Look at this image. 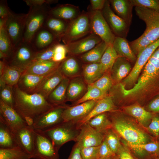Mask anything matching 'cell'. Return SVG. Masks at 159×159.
I'll use <instances>...</instances> for the list:
<instances>
[{
	"instance_id": "28",
	"label": "cell",
	"mask_w": 159,
	"mask_h": 159,
	"mask_svg": "<svg viewBox=\"0 0 159 159\" xmlns=\"http://www.w3.org/2000/svg\"><path fill=\"white\" fill-rule=\"evenodd\" d=\"M69 80L65 77L49 96L47 100L56 106L64 104L67 100V92Z\"/></svg>"
},
{
	"instance_id": "5",
	"label": "cell",
	"mask_w": 159,
	"mask_h": 159,
	"mask_svg": "<svg viewBox=\"0 0 159 159\" xmlns=\"http://www.w3.org/2000/svg\"><path fill=\"white\" fill-rule=\"evenodd\" d=\"M91 33L90 14L88 11H83L77 18L69 23L61 41L66 45Z\"/></svg>"
},
{
	"instance_id": "42",
	"label": "cell",
	"mask_w": 159,
	"mask_h": 159,
	"mask_svg": "<svg viewBox=\"0 0 159 159\" xmlns=\"http://www.w3.org/2000/svg\"><path fill=\"white\" fill-rule=\"evenodd\" d=\"M14 49L4 25L0 28V52L5 56L6 59L11 57Z\"/></svg>"
},
{
	"instance_id": "50",
	"label": "cell",
	"mask_w": 159,
	"mask_h": 159,
	"mask_svg": "<svg viewBox=\"0 0 159 159\" xmlns=\"http://www.w3.org/2000/svg\"><path fill=\"white\" fill-rule=\"evenodd\" d=\"M99 146L80 148V153L83 159H99Z\"/></svg>"
},
{
	"instance_id": "19",
	"label": "cell",
	"mask_w": 159,
	"mask_h": 159,
	"mask_svg": "<svg viewBox=\"0 0 159 159\" xmlns=\"http://www.w3.org/2000/svg\"><path fill=\"white\" fill-rule=\"evenodd\" d=\"M65 77L59 67L44 77L33 93L39 94L47 100L50 94Z\"/></svg>"
},
{
	"instance_id": "56",
	"label": "cell",
	"mask_w": 159,
	"mask_h": 159,
	"mask_svg": "<svg viewBox=\"0 0 159 159\" xmlns=\"http://www.w3.org/2000/svg\"><path fill=\"white\" fill-rule=\"evenodd\" d=\"M106 0H90V7L93 11H101L104 6Z\"/></svg>"
},
{
	"instance_id": "31",
	"label": "cell",
	"mask_w": 159,
	"mask_h": 159,
	"mask_svg": "<svg viewBox=\"0 0 159 159\" xmlns=\"http://www.w3.org/2000/svg\"><path fill=\"white\" fill-rule=\"evenodd\" d=\"M112 46L118 55L125 58L130 61L136 60V57L132 51L126 38L116 36Z\"/></svg>"
},
{
	"instance_id": "59",
	"label": "cell",
	"mask_w": 159,
	"mask_h": 159,
	"mask_svg": "<svg viewBox=\"0 0 159 159\" xmlns=\"http://www.w3.org/2000/svg\"><path fill=\"white\" fill-rule=\"evenodd\" d=\"M148 108L151 111L159 112V97L154 99L150 103Z\"/></svg>"
},
{
	"instance_id": "26",
	"label": "cell",
	"mask_w": 159,
	"mask_h": 159,
	"mask_svg": "<svg viewBox=\"0 0 159 159\" xmlns=\"http://www.w3.org/2000/svg\"><path fill=\"white\" fill-rule=\"evenodd\" d=\"M130 61L124 57H118L111 69L113 81L118 82L129 74L131 70Z\"/></svg>"
},
{
	"instance_id": "27",
	"label": "cell",
	"mask_w": 159,
	"mask_h": 159,
	"mask_svg": "<svg viewBox=\"0 0 159 159\" xmlns=\"http://www.w3.org/2000/svg\"><path fill=\"white\" fill-rule=\"evenodd\" d=\"M62 62H56L50 60L35 62L33 63L23 73L45 76L58 68Z\"/></svg>"
},
{
	"instance_id": "47",
	"label": "cell",
	"mask_w": 159,
	"mask_h": 159,
	"mask_svg": "<svg viewBox=\"0 0 159 159\" xmlns=\"http://www.w3.org/2000/svg\"><path fill=\"white\" fill-rule=\"evenodd\" d=\"M133 6L144 8L159 13V0H130Z\"/></svg>"
},
{
	"instance_id": "36",
	"label": "cell",
	"mask_w": 159,
	"mask_h": 159,
	"mask_svg": "<svg viewBox=\"0 0 159 159\" xmlns=\"http://www.w3.org/2000/svg\"><path fill=\"white\" fill-rule=\"evenodd\" d=\"M22 74L21 71L9 65L6 62L3 73L0 76V84H5L13 87L17 84Z\"/></svg>"
},
{
	"instance_id": "8",
	"label": "cell",
	"mask_w": 159,
	"mask_h": 159,
	"mask_svg": "<svg viewBox=\"0 0 159 159\" xmlns=\"http://www.w3.org/2000/svg\"><path fill=\"white\" fill-rule=\"evenodd\" d=\"M27 15L11 11L6 20L4 26L15 48L23 41Z\"/></svg>"
},
{
	"instance_id": "7",
	"label": "cell",
	"mask_w": 159,
	"mask_h": 159,
	"mask_svg": "<svg viewBox=\"0 0 159 159\" xmlns=\"http://www.w3.org/2000/svg\"><path fill=\"white\" fill-rule=\"evenodd\" d=\"M34 142L32 158L59 159L58 151L44 131L34 128Z\"/></svg>"
},
{
	"instance_id": "32",
	"label": "cell",
	"mask_w": 159,
	"mask_h": 159,
	"mask_svg": "<svg viewBox=\"0 0 159 159\" xmlns=\"http://www.w3.org/2000/svg\"><path fill=\"white\" fill-rule=\"evenodd\" d=\"M83 72L85 80L88 85L93 83L104 74L100 62L86 64Z\"/></svg>"
},
{
	"instance_id": "15",
	"label": "cell",
	"mask_w": 159,
	"mask_h": 159,
	"mask_svg": "<svg viewBox=\"0 0 159 159\" xmlns=\"http://www.w3.org/2000/svg\"><path fill=\"white\" fill-rule=\"evenodd\" d=\"M0 121L4 123L14 133L28 125L26 122L13 107L0 99Z\"/></svg>"
},
{
	"instance_id": "10",
	"label": "cell",
	"mask_w": 159,
	"mask_h": 159,
	"mask_svg": "<svg viewBox=\"0 0 159 159\" xmlns=\"http://www.w3.org/2000/svg\"><path fill=\"white\" fill-rule=\"evenodd\" d=\"M143 67L142 74L132 88L126 89L119 84L121 92L124 97H129L137 94L158 79L159 73L148 61Z\"/></svg>"
},
{
	"instance_id": "37",
	"label": "cell",
	"mask_w": 159,
	"mask_h": 159,
	"mask_svg": "<svg viewBox=\"0 0 159 159\" xmlns=\"http://www.w3.org/2000/svg\"><path fill=\"white\" fill-rule=\"evenodd\" d=\"M32 156L20 146L9 148H0V159H31Z\"/></svg>"
},
{
	"instance_id": "34",
	"label": "cell",
	"mask_w": 159,
	"mask_h": 159,
	"mask_svg": "<svg viewBox=\"0 0 159 159\" xmlns=\"http://www.w3.org/2000/svg\"><path fill=\"white\" fill-rule=\"evenodd\" d=\"M124 109L127 113L134 117L144 126L146 125L153 117L150 112L137 104L125 107Z\"/></svg>"
},
{
	"instance_id": "51",
	"label": "cell",
	"mask_w": 159,
	"mask_h": 159,
	"mask_svg": "<svg viewBox=\"0 0 159 159\" xmlns=\"http://www.w3.org/2000/svg\"><path fill=\"white\" fill-rule=\"evenodd\" d=\"M67 53V51L65 45L58 43L55 46L52 60L56 62H62L66 58Z\"/></svg>"
},
{
	"instance_id": "41",
	"label": "cell",
	"mask_w": 159,
	"mask_h": 159,
	"mask_svg": "<svg viewBox=\"0 0 159 159\" xmlns=\"http://www.w3.org/2000/svg\"><path fill=\"white\" fill-rule=\"evenodd\" d=\"M119 57L112 45L108 46L100 62L104 73L109 70H111L116 60Z\"/></svg>"
},
{
	"instance_id": "22",
	"label": "cell",
	"mask_w": 159,
	"mask_h": 159,
	"mask_svg": "<svg viewBox=\"0 0 159 159\" xmlns=\"http://www.w3.org/2000/svg\"><path fill=\"white\" fill-rule=\"evenodd\" d=\"M81 13L78 6L67 4H58L51 8L49 15L69 23L77 18Z\"/></svg>"
},
{
	"instance_id": "23",
	"label": "cell",
	"mask_w": 159,
	"mask_h": 159,
	"mask_svg": "<svg viewBox=\"0 0 159 159\" xmlns=\"http://www.w3.org/2000/svg\"><path fill=\"white\" fill-rule=\"evenodd\" d=\"M109 1L113 11L130 26L132 22L133 7L130 0H110Z\"/></svg>"
},
{
	"instance_id": "9",
	"label": "cell",
	"mask_w": 159,
	"mask_h": 159,
	"mask_svg": "<svg viewBox=\"0 0 159 159\" xmlns=\"http://www.w3.org/2000/svg\"><path fill=\"white\" fill-rule=\"evenodd\" d=\"M136 14L146 25L143 34L151 42L159 39V13L148 9L135 7Z\"/></svg>"
},
{
	"instance_id": "62",
	"label": "cell",
	"mask_w": 159,
	"mask_h": 159,
	"mask_svg": "<svg viewBox=\"0 0 159 159\" xmlns=\"http://www.w3.org/2000/svg\"><path fill=\"white\" fill-rule=\"evenodd\" d=\"M109 158L108 159H109Z\"/></svg>"
},
{
	"instance_id": "20",
	"label": "cell",
	"mask_w": 159,
	"mask_h": 159,
	"mask_svg": "<svg viewBox=\"0 0 159 159\" xmlns=\"http://www.w3.org/2000/svg\"><path fill=\"white\" fill-rule=\"evenodd\" d=\"M30 43L37 52H41L53 44L60 43L51 32L43 27L36 32Z\"/></svg>"
},
{
	"instance_id": "43",
	"label": "cell",
	"mask_w": 159,
	"mask_h": 159,
	"mask_svg": "<svg viewBox=\"0 0 159 159\" xmlns=\"http://www.w3.org/2000/svg\"><path fill=\"white\" fill-rule=\"evenodd\" d=\"M107 93L92 85H88L87 91L84 95L75 102L74 105L87 101H98L106 96Z\"/></svg>"
},
{
	"instance_id": "12",
	"label": "cell",
	"mask_w": 159,
	"mask_h": 159,
	"mask_svg": "<svg viewBox=\"0 0 159 159\" xmlns=\"http://www.w3.org/2000/svg\"><path fill=\"white\" fill-rule=\"evenodd\" d=\"M159 46V39L143 50L137 57L135 65L128 75L121 83L124 87L132 85L137 80L141 70L152 54Z\"/></svg>"
},
{
	"instance_id": "49",
	"label": "cell",
	"mask_w": 159,
	"mask_h": 159,
	"mask_svg": "<svg viewBox=\"0 0 159 159\" xmlns=\"http://www.w3.org/2000/svg\"><path fill=\"white\" fill-rule=\"evenodd\" d=\"M57 44H53L41 52H37L34 58L33 63L38 61L52 60L54 53L55 47Z\"/></svg>"
},
{
	"instance_id": "11",
	"label": "cell",
	"mask_w": 159,
	"mask_h": 159,
	"mask_svg": "<svg viewBox=\"0 0 159 159\" xmlns=\"http://www.w3.org/2000/svg\"><path fill=\"white\" fill-rule=\"evenodd\" d=\"M88 7L92 33L99 37L108 46L112 45L116 36L105 19L101 11H93L90 6Z\"/></svg>"
},
{
	"instance_id": "57",
	"label": "cell",
	"mask_w": 159,
	"mask_h": 159,
	"mask_svg": "<svg viewBox=\"0 0 159 159\" xmlns=\"http://www.w3.org/2000/svg\"><path fill=\"white\" fill-rule=\"evenodd\" d=\"M67 159H83L80 153V148L77 143L73 146Z\"/></svg>"
},
{
	"instance_id": "25",
	"label": "cell",
	"mask_w": 159,
	"mask_h": 159,
	"mask_svg": "<svg viewBox=\"0 0 159 159\" xmlns=\"http://www.w3.org/2000/svg\"><path fill=\"white\" fill-rule=\"evenodd\" d=\"M115 108L112 97L106 96L98 100L89 114L84 119L77 122L80 128L83 124L87 122L92 117L113 110Z\"/></svg>"
},
{
	"instance_id": "46",
	"label": "cell",
	"mask_w": 159,
	"mask_h": 159,
	"mask_svg": "<svg viewBox=\"0 0 159 159\" xmlns=\"http://www.w3.org/2000/svg\"><path fill=\"white\" fill-rule=\"evenodd\" d=\"M0 99L8 105L14 108L15 101L13 87L6 84L1 87Z\"/></svg>"
},
{
	"instance_id": "14",
	"label": "cell",
	"mask_w": 159,
	"mask_h": 159,
	"mask_svg": "<svg viewBox=\"0 0 159 159\" xmlns=\"http://www.w3.org/2000/svg\"><path fill=\"white\" fill-rule=\"evenodd\" d=\"M101 11L105 19L115 35L126 38L130 26L113 11L109 0H106L103 8Z\"/></svg>"
},
{
	"instance_id": "35",
	"label": "cell",
	"mask_w": 159,
	"mask_h": 159,
	"mask_svg": "<svg viewBox=\"0 0 159 159\" xmlns=\"http://www.w3.org/2000/svg\"><path fill=\"white\" fill-rule=\"evenodd\" d=\"M18 145L14 133L0 121V148H9Z\"/></svg>"
},
{
	"instance_id": "18",
	"label": "cell",
	"mask_w": 159,
	"mask_h": 159,
	"mask_svg": "<svg viewBox=\"0 0 159 159\" xmlns=\"http://www.w3.org/2000/svg\"><path fill=\"white\" fill-rule=\"evenodd\" d=\"M102 41L99 37L92 33L80 39L65 45L67 53L74 56L81 55L89 51Z\"/></svg>"
},
{
	"instance_id": "2",
	"label": "cell",
	"mask_w": 159,
	"mask_h": 159,
	"mask_svg": "<svg viewBox=\"0 0 159 159\" xmlns=\"http://www.w3.org/2000/svg\"><path fill=\"white\" fill-rule=\"evenodd\" d=\"M112 129L122 137L128 145L146 143L148 138L141 129L129 121L122 118L112 117Z\"/></svg>"
},
{
	"instance_id": "17",
	"label": "cell",
	"mask_w": 159,
	"mask_h": 159,
	"mask_svg": "<svg viewBox=\"0 0 159 159\" xmlns=\"http://www.w3.org/2000/svg\"><path fill=\"white\" fill-rule=\"evenodd\" d=\"M98 101H87L72 106H67L62 115L64 122H78L90 113Z\"/></svg>"
},
{
	"instance_id": "38",
	"label": "cell",
	"mask_w": 159,
	"mask_h": 159,
	"mask_svg": "<svg viewBox=\"0 0 159 159\" xmlns=\"http://www.w3.org/2000/svg\"><path fill=\"white\" fill-rule=\"evenodd\" d=\"M97 131L104 133L112 128V123L104 113L97 115L87 122Z\"/></svg>"
},
{
	"instance_id": "4",
	"label": "cell",
	"mask_w": 159,
	"mask_h": 159,
	"mask_svg": "<svg viewBox=\"0 0 159 159\" xmlns=\"http://www.w3.org/2000/svg\"><path fill=\"white\" fill-rule=\"evenodd\" d=\"M51 8L46 4L29 7L27 14L23 41L30 42L35 34L42 27L49 15Z\"/></svg>"
},
{
	"instance_id": "40",
	"label": "cell",
	"mask_w": 159,
	"mask_h": 159,
	"mask_svg": "<svg viewBox=\"0 0 159 159\" xmlns=\"http://www.w3.org/2000/svg\"><path fill=\"white\" fill-rule=\"evenodd\" d=\"M85 86L83 82L79 78L69 82L67 92V100L73 101L77 99L83 92Z\"/></svg>"
},
{
	"instance_id": "6",
	"label": "cell",
	"mask_w": 159,
	"mask_h": 159,
	"mask_svg": "<svg viewBox=\"0 0 159 159\" xmlns=\"http://www.w3.org/2000/svg\"><path fill=\"white\" fill-rule=\"evenodd\" d=\"M36 53L30 42L23 41L15 48L11 57L5 60L8 65L23 73L33 63Z\"/></svg>"
},
{
	"instance_id": "44",
	"label": "cell",
	"mask_w": 159,
	"mask_h": 159,
	"mask_svg": "<svg viewBox=\"0 0 159 159\" xmlns=\"http://www.w3.org/2000/svg\"><path fill=\"white\" fill-rule=\"evenodd\" d=\"M153 43L143 33L137 39L129 42L132 51L137 57L143 50Z\"/></svg>"
},
{
	"instance_id": "60",
	"label": "cell",
	"mask_w": 159,
	"mask_h": 159,
	"mask_svg": "<svg viewBox=\"0 0 159 159\" xmlns=\"http://www.w3.org/2000/svg\"><path fill=\"white\" fill-rule=\"evenodd\" d=\"M109 159H118L116 155H114L110 157Z\"/></svg>"
},
{
	"instance_id": "29",
	"label": "cell",
	"mask_w": 159,
	"mask_h": 159,
	"mask_svg": "<svg viewBox=\"0 0 159 159\" xmlns=\"http://www.w3.org/2000/svg\"><path fill=\"white\" fill-rule=\"evenodd\" d=\"M46 75L39 76L31 74L23 73L17 85L21 90L29 93H33Z\"/></svg>"
},
{
	"instance_id": "45",
	"label": "cell",
	"mask_w": 159,
	"mask_h": 159,
	"mask_svg": "<svg viewBox=\"0 0 159 159\" xmlns=\"http://www.w3.org/2000/svg\"><path fill=\"white\" fill-rule=\"evenodd\" d=\"M112 128L107 130L104 133V139L113 153L116 155L121 146L118 137L111 130Z\"/></svg>"
},
{
	"instance_id": "48",
	"label": "cell",
	"mask_w": 159,
	"mask_h": 159,
	"mask_svg": "<svg viewBox=\"0 0 159 159\" xmlns=\"http://www.w3.org/2000/svg\"><path fill=\"white\" fill-rule=\"evenodd\" d=\"M113 80L111 77L107 74H104L93 83L90 84L98 88L107 93L113 85Z\"/></svg>"
},
{
	"instance_id": "53",
	"label": "cell",
	"mask_w": 159,
	"mask_h": 159,
	"mask_svg": "<svg viewBox=\"0 0 159 159\" xmlns=\"http://www.w3.org/2000/svg\"><path fill=\"white\" fill-rule=\"evenodd\" d=\"M148 130L155 137L159 138V117H153L147 127Z\"/></svg>"
},
{
	"instance_id": "58",
	"label": "cell",
	"mask_w": 159,
	"mask_h": 159,
	"mask_svg": "<svg viewBox=\"0 0 159 159\" xmlns=\"http://www.w3.org/2000/svg\"><path fill=\"white\" fill-rule=\"evenodd\" d=\"M23 1L29 7L45 4L50 5V0H24Z\"/></svg>"
},
{
	"instance_id": "55",
	"label": "cell",
	"mask_w": 159,
	"mask_h": 159,
	"mask_svg": "<svg viewBox=\"0 0 159 159\" xmlns=\"http://www.w3.org/2000/svg\"><path fill=\"white\" fill-rule=\"evenodd\" d=\"M116 155L118 159H138L128 150L121 147Z\"/></svg>"
},
{
	"instance_id": "1",
	"label": "cell",
	"mask_w": 159,
	"mask_h": 159,
	"mask_svg": "<svg viewBox=\"0 0 159 159\" xmlns=\"http://www.w3.org/2000/svg\"><path fill=\"white\" fill-rule=\"evenodd\" d=\"M13 91L15 101L14 108L28 125L32 126L37 117L54 106L41 95L27 93L17 85L13 87Z\"/></svg>"
},
{
	"instance_id": "39",
	"label": "cell",
	"mask_w": 159,
	"mask_h": 159,
	"mask_svg": "<svg viewBox=\"0 0 159 159\" xmlns=\"http://www.w3.org/2000/svg\"><path fill=\"white\" fill-rule=\"evenodd\" d=\"M59 67L63 75L67 77L74 75L80 70V65L77 60L72 55L67 57L61 62Z\"/></svg>"
},
{
	"instance_id": "30",
	"label": "cell",
	"mask_w": 159,
	"mask_h": 159,
	"mask_svg": "<svg viewBox=\"0 0 159 159\" xmlns=\"http://www.w3.org/2000/svg\"><path fill=\"white\" fill-rule=\"evenodd\" d=\"M136 155L140 157L146 155L151 159L159 158V142L153 141L143 144L128 145Z\"/></svg>"
},
{
	"instance_id": "33",
	"label": "cell",
	"mask_w": 159,
	"mask_h": 159,
	"mask_svg": "<svg viewBox=\"0 0 159 159\" xmlns=\"http://www.w3.org/2000/svg\"><path fill=\"white\" fill-rule=\"evenodd\" d=\"M108 45L102 41L89 51L81 55L80 60L86 64L100 62Z\"/></svg>"
},
{
	"instance_id": "16",
	"label": "cell",
	"mask_w": 159,
	"mask_h": 159,
	"mask_svg": "<svg viewBox=\"0 0 159 159\" xmlns=\"http://www.w3.org/2000/svg\"><path fill=\"white\" fill-rule=\"evenodd\" d=\"M105 137L104 133L97 131L85 122L80 127L76 143L80 148L97 146L102 143Z\"/></svg>"
},
{
	"instance_id": "24",
	"label": "cell",
	"mask_w": 159,
	"mask_h": 159,
	"mask_svg": "<svg viewBox=\"0 0 159 159\" xmlns=\"http://www.w3.org/2000/svg\"><path fill=\"white\" fill-rule=\"evenodd\" d=\"M69 23L65 20L49 15L42 27L51 32L60 42L66 31Z\"/></svg>"
},
{
	"instance_id": "3",
	"label": "cell",
	"mask_w": 159,
	"mask_h": 159,
	"mask_svg": "<svg viewBox=\"0 0 159 159\" xmlns=\"http://www.w3.org/2000/svg\"><path fill=\"white\" fill-rule=\"evenodd\" d=\"M80 130L77 123L63 122L44 132L51 139L56 150L59 151L66 143L72 141L76 142Z\"/></svg>"
},
{
	"instance_id": "13",
	"label": "cell",
	"mask_w": 159,
	"mask_h": 159,
	"mask_svg": "<svg viewBox=\"0 0 159 159\" xmlns=\"http://www.w3.org/2000/svg\"><path fill=\"white\" fill-rule=\"evenodd\" d=\"M67 106L64 104L54 106L37 117L32 126L44 131L62 122V113Z\"/></svg>"
},
{
	"instance_id": "52",
	"label": "cell",
	"mask_w": 159,
	"mask_h": 159,
	"mask_svg": "<svg viewBox=\"0 0 159 159\" xmlns=\"http://www.w3.org/2000/svg\"><path fill=\"white\" fill-rule=\"evenodd\" d=\"M114 155L104 139L99 146V159H108Z\"/></svg>"
},
{
	"instance_id": "21",
	"label": "cell",
	"mask_w": 159,
	"mask_h": 159,
	"mask_svg": "<svg viewBox=\"0 0 159 159\" xmlns=\"http://www.w3.org/2000/svg\"><path fill=\"white\" fill-rule=\"evenodd\" d=\"M14 134L18 145L32 156L34 142V127L27 125L20 129Z\"/></svg>"
},
{
	"instance_id": "54",
	"label": "cell",
	"mask_w": 159,
	"mask_h": 159,
	"mask_svg": "<svg viewBox=\"0 0 159 159\" xmlns=\"http://www.w3.org/2000/svg\"><path fill=\"white\" fill-rule=\"evenodd\" d=\"M11 10L9 7L7 1H0V19L6 21Z\"/></svg>"
},
{
	"instance_id": "61",
	"label": "cell",
	"mask_w": 159,
	"mask_h": 159,
	"mask_svg": "<svg viewBox=\"0 0 159 159\" xmlns=\"http://www.w3.org/2000/svg\"><path fill=\"white\" fill-rule=\"evenodd\" d=\"M159 159V158H155V159Z\"/></svg>"
}]
</instances>
